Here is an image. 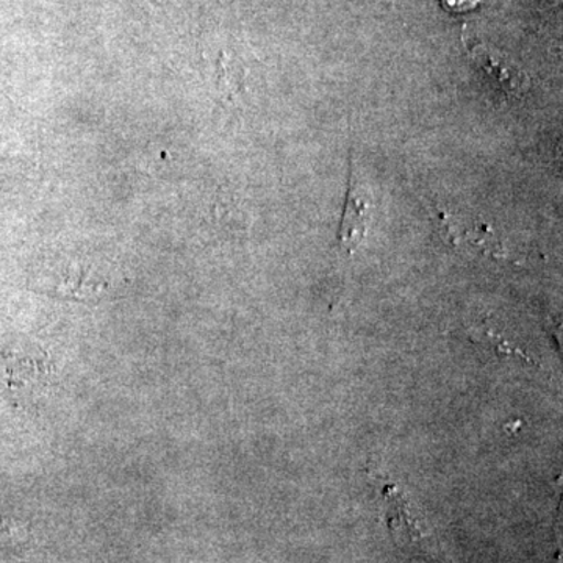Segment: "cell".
Wrapping results in <instances>:
<instances>
[{
    "mask_svg": "<svg viewBox=\"0 0 563 563\" xmlns=\"http://www.w3.org/2000/svg\"><path fill=\"white\" fill-rule=\"evenodd\" d=\"M472 58L504 95L518 98L528 91L529 79L523 70L518 69L512 62L507 60L492 47L483 46V44L473 47Z\"/></svg>",
    "mask_w": 563,
    "mask_h": 563,
    "instance_id": "cell-2",
    "label": "cell"
},
{
    "mask_svg": "<svg viewBox=\"0 0 563 563\" xmlns=\"http://www.w3.org/2000/svg\"><path fill=\"white\" fill-rule=\"evenodd\" d=\"M66 298L90 299L98 298L103 290L102 282L92 279L91 274L81 269H70L63 274L60 285L57 287Z\"/></svg>",
    "mask_w": 563,
    "mask_h": 563,
    "instance_id": "cell-3",
    "label": "cell"
},
{
    "mask_svg": "<svg viewBox=\"0 0 563 563\" xmlns=\"http://www.w3.org/2000/svg\"><path fill=\"white\" fill-rule=\"evenodd\" d=\"M483 0H442L444 9L454 13H466L476 9Z\"/></svg>",
    "mask_w": 563,
    "mask_h": 563,
    "instance_id": "cell-4",
    "label": "cell"
},
{
    "mask_svg": "<svg viewBox=\"0 0 563 563\" xmlns=\"http://www.w3.org/2000/svg\"><path fill=\"white\" fill-rule=\"evenodd\" d=\"M372 191L362 180L361 174L351 162L350 187H347L346 202H344L342 225L339 231L340 247L346 254L357 250L365 239L372 221Z\"/></svg>",
    "mask_w": 563,
    "mask_h": 563,
    "instance_id": "cell-1",
    "label": "cell"
}]
</instances>
